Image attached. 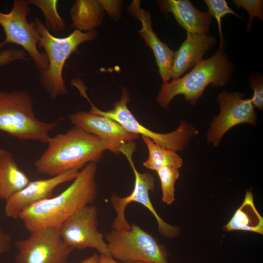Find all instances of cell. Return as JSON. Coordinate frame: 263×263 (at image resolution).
Listing matches in <instances>:
<instances>
[{"label":"cell","mask_w":263,"mask_h":263,"mask_svg":"<svg viewBox=\"0 0 263 263\" xmlns=\"http://www.w3.org/2000/svg\"><path fill=\"white\" fill-rule=\"evenodd\" d=\"M47 147L35 162L37 171L51 177L98 162L106 150L118 154L110 142L74 126L65 133L50 137Z\"/></svg>","instance_id":"cell-1"},{"label":"cell","mask_w":263,"mask_h":263,"mask_svg":"<svg viewBox=\"0 0 263 263\" xmlns=\"http://www.w3.org/2000/svg\"><path fill=\"white\" fill-rule=\"evenodd\" d=\"M97 168L96 163L87 164L61 193L26 209L19 217L26 229L31 232L44 227L58 228L78 210L92 204L97 195Z\"/></svg>","instance_id":"cell-2"},{"label":"cell","mask_w":263,"mask_h":263,"mask_svg":"<svg viewBox=\"0 0 263 263\" xmlns=\"http://www.w3.org/2000/svg\"><path fill=\"white\" fill-rule=\"evenodd\" d=\"M232 71V64L225 53L219 50L210 57L200 61L183 76L163 83L157 101L162 108L167 109L174 97L183 95L185 100L194 106L209 84L214 87L226 85Z\"/></svg>","instance_id":"cell-3"},{"label":"cell","mask_w":263,"mask_h":263,"mask_svg":"<svg viewBox=\"0 0 263 263\" xmlns=\"http://www.w3.org/2000/svg\"><path fill=\"white\" fill-rule=\"evenodd\" d=\"M30 22L38 33V45L44 49L48 59L47 68L40 72L41 85L51 98L56 100L68 92L62 75L66 60L81 44L95 39L97 32L75 30L67 37L58 38L52 35L38 18Z\"/></svg>","instance_id":"cell-4"},{"label":"cell","mask_w":263,"mask_h":263,"mask_svg":"<svg viewBox=\"0 0 263 263\" xmlns=\"http://www.w3.org/2000/svg\"><path fill=\"white\" fill-rule=\"evenodd\" d=\"M44 122L35 115L34 100L24 90L0 91V131L20 140L47 143L60 121Z\"/></svg>","instance_id":"cell-5"},{"label":"cell","mask_w":263,"mask_h":263,"mask_svg":"<svg viewBox=\"0 0 263 263\" xmlns=\"http://www.w3.org/2000/svg\"><path fill=\"white\" fill-rule=\"evenodd\" d=\"M104 238L110 255L122 262L169 263L164 246L134 223L128 230L112 229Z\"/></svg>","instance_id":"cell-6"},{"label":"cell","mask_w":263,"mask_h":263,"mask_svg":"<svg viewBox=\"0 0 263 263\" xmlns=\"http://www.w3.org/2000/svg\"><path fill=\"white\" fill-rule=\"evenodd\" d=\"M83 96L91 105L90 111L118 122L127 132L147 137L157 145L176 151H181L187 147L192 138L198 131L185 121H182L174 131L161 133L152 131L141 125L129 109L127 104L130 100V94L126 88H122L120 99L114 103L113 108L107 111H101L95 107L89 99L87 94Z\"/></svg>","instance_id":"cell-7"},{"label":"cell","mask_w":263,"mask_h":263,"mask_svg":"<svg viewBox=\"0 0 263 263\" xmlns=\"http://www.w3.org/2000/svg\"><path fill=\"white\" fill-rule=\"evenodd\" d=\"M136 147L132 146L125 148L121 153L127 158L134 175L133 189L131 193L121 197L114 193L111 198V204L116 213L112 223L113 229L117 230H128L131 225L125 216V210L129 204L133 202L139 203L147 208L154 216L157 221L160 233L167 238L176 237L180 233L179 227L166 222L159 215L150 200L149 192L155 188V179L148 172L140 173L137 170L132 160V154Z\"/></svg>","instance_id":"cell-8"},{"label":"cell","mask_w":263,"mask_h":263,"mask_svg":"<svg viewBox=\"0 0 263 263\" xmlns=\"http://www.w3.org/2000/svg\"><path fill=\"white\" fill-rule=\"evenodd\" d=\"M29 5L28 0H14L9 12L0 10V26L5 35V39L0 42V50L8 43L21 46L40 72L47 68L48 59L45 53L38 50V35L27 21V17L31 12Z\"/></svg>","instance_id":"cell-9"},{"label":"cell","mask_w":263,"mask_h":263,"mask_svg":"<svg viewBox=\"0 0 263 263\" xmlns=\"http://www.w3.org/2000/svg\"><path fill=\"white\" fill-rule=\"evenodd\" d=\"M30 233L28 238L15 242V263H68L74 250L63 241L58 228L44 227Z\"/></svg>","instance_id":"cell-10"},{"label":"cell","mask_w":263,"mask_h":263,"mask_svg":"<svg viewBox=\"0 0 263 263\" xmlns=\"http://www.w3.org/2000/svg\"><path fill=\"white\" fill-rule=\"evenodd\" d=\"M98 216L96 207L91 204L68 218L58 228L64 243L73 250L91 248L110 255L104 236L98 230Z\"/></svg>","instance_id":"cell-11"},{"label":"cell","mask_w":263,"mask_h":263,"mask_svg":"<svg viewBox=\"0 0 263 263\" xmlns=\"http://www.w3.org/2000/svg\"><path fill=\"white\" fill-rule=\"evenodd\" d=\"M238 92L223 91L217 98L220 112L213 119L207 134L208 143L217 147L226 132L234 126L247 123L255 125L257 116L250 98Z\"/></svg>","instance_id":"cell-12"},{"label":"cell","mask_w":263,"mask_h":263,"mask_svg":"<svg viewBox=\"0 0 263 263\" xmlns=\"http://www.w3.org/2000/svg\"><path fill=\"white\" fill-rule=\"evenodd\" d=\"M79 171L72 169L47 179L31 181L22 189L5 201V216L12 219H19L26 209L51 197L54 190L60 185L73 180Z\"/></svg>","instance_id":"cell-13"},{"label":"cell","mask_w":263,"mask_h":263,"mask_svg":"<svg viewBox=\"0 0 263 263\" xmlns=\"http://www.w3.org/2000/svg\"><path fill=\"white\" fill-rule=\"evenodd\" d=\"M69 119L74 126L111 142L118 153L124 147L138 138V135L127 132L116 121L91 111L77 112L69 115Z\"/></svg>","instance_id":"cell-14"},{"label":"cell","mask_w":263,"mask_h":263,"mask_svg":"<svg viewBox=\"0 0 263 263\" xmlns=\"http://www.w3.org/2000/svg\"><path fill=\"white\" fill-rule=\"evenodd\" d=\"M128 9L130 13L141 23L142 28L139 31V35L153 53L163 84L169 82L171 79L175 52L161 41L154 32L151 16L140 7V1L133 0L129 6Z\"/></svg>","instance_id":"cell-15"},{"label":"cell","mask_w":263,"mask_h":263,"mask_svg":"<svg viewBox=\"0 0 263 263\" xmlns=\"http://www.w3.org/2000/svg\"><path fill=\"white\" fill-rule=\"evenodd\" d=\"M216 38L207 34L187 33V38L174 52L171 78H180L202 60L203 56L216 42Z\"/></svg>","instance_id":"cell-16"},{"label":"cell","mask_w":263,"mask_h":263,"mask_svg":"<svg viewBox=\"0 0 263 263\" xmlns=\"http://www.w3.org/2000/svg\"><path fill=\"white\" fill-rule=\"evenodd\" d=\"M166 14L171 13L187 33L209 35L212 17L197 9L188 0H164L158 2Z\"/></svg>","instance_id":"cell-17"},{"label":"cell","mask_w":263,"mask_h":263,"mask_svg":"<svg viewBox=\"0 0 263 263\" xmlns=\"http://www.w3.org/2000/svg\"><path fill=\"white\" fill-rule=\"evenodd\" d=\"M30 181L13 154L7 149L0 147V200H7Z\"/></svg>","instance_id":"cell-18"},{"label":"cell","mask_w":263,"mask_h":263,"mask_svg":"<svg viewBox=\"0 0 263 263\" xmlns=\"http://www.w3.org/2000/svg\"><path fill=\"white\" fill-rule=\"evenodd\" d=\"M223 229L227 231L241 230L263 234V217L255 207L252 191L246 190L242 204Z\"/></svg>","instance_id":"cell-19"},{"label":"cell","mask_w":263,"mask_h":263,"mask_svg":"<svg viewBox=\"0 0 263 263\" xmlns=\"http://www.w3.org/2000/svg\"><path fill=\"white\" fill-rule=\"evenodd\" d=\"M102 8L98 0H76L70 10L71 26L80 31L94 30L101 22Z\"/></svg>","instance_id":"cell-20"},{"label":"cell","mask_w":263,"mask_h":263,"mask_svg":"<svg viewBox=\"0 0 263 263\" xmlns=\"http://www.w3.org/2000/svg\"><path fill=\"white\" fill-rule=\"evenodd\" d=\"M142 138L149 151V157L143 164L144 167L156 171L165 167L177 169L182 167L183 160L175 151L162 147L147 137L142 136Z\"/></svg>","instance_id":"cell-21"},{"label":"cell","mask_w":263,"mask_h":263,"mask_svg":"<svg viewBox=\"0 0 263 263\" xmlns=\"http://www.w3.org/2000/svg\"><path fill=\"white\" fill-rule=\"evenodd\" d=\"M28 1L29 4H33L41 10L46 24L52 31L65 30V22L57 11L58 0H28Z\"/></svg>","instance_id":"cell-22"},{"label":"cell","mask_w":263,"mask_h":263,"mask_svg":"<svg viewBox=\"0 0 263 263\" xmlns=\"http://www.w3.org/2000/svg\"><path fill=\"white\" fill-rule=\"evenodd\" d=\"M162 190V200L167 205H171L175 201V184L180 177L178 169L165 167L157 171Z\"/></svg>","instance_id":"cell-23"},{"label":"cell","mask_w":263,"mask_h":263,"mask_svg":"<svg viewBox=\"0 0 263 263\" xmlns=\"http://www.w3.org/2000/svg\"><path fill=\"white\" fill-rule=\"evenodd\" d=\"M204 2L208 8L207 13L217 21L220 38L219 50H223L224 40L222 29V19L227 14H232L241 19H244L229 7L225 0H205Z\"/></svg>","instance_id":"cell-24"},{"label":"cell","mask_w":263,"mask_h":263,"mask_svg":"<svg viewBox=\"0 0 263 263\" xmlns=\"http://www.w3.org/2000/svg\"><path fill=\"white\" fill-rule=\"evenodd\" d=\"M233 3L237 8L245 9L249 15L247 30L251 29L255 17L263 20V1L262 0H234Z\"/></svg>","instance_id":"cell-25"},{"label":"cell","mask_w":263,"mask_h":263,"mask_svg":"<svg viewBox=\"0 0 263 263\" xmlns=\"http://www.w3.org/2000/svg\"><path fill=\"white\" fill-rule=\"evenodd\" d=\"M27 53L15 48L2 49L0 51V67L17 60H27Z\"/></svg>","instance_id":"cell-26"},{"label":"cell","mask_w":263,"mask_h":263,"mask_svg":"<svg viewBox=\"0 0 263 263\" xmlns=\"http://www.w3.org/2000/svg\"><path fill=\"white\" fill-rule=\"evenodd\" d=\"M250 85L254 94L250 98L254 107L259 110L263 109V76L253 77L250 79Z\"/></svg>","instance_id":"cell-27"},{"label":"cell","mask_w":263,"mask_h":263,"mask_svg":"<svg viewBox=\"0 0 263 263\" xmlns=\"http://www.w3.org/2000/svg\"><path fill=\"white\" fill-rule=\"evenodd\" d=\"M103 8L105 9L113 18L119 16L121 2L119 1L98 0Z\"/></svg>","instance_id":"cell-28"},{"label":"cell","mask_w":263,"mask_h":263,"mask_svg":"<svg viewBox=\"0 0 263 263\" xmlns=\"http://www.w3.org/2000/svg\"><path fill=\"white\" fill-rule=\"evenodd\" d=\"M10 236L0 228V255L10 250Z\"/></svg>","instance_id":"cell-29"},{"label":"cell","mask_w":263,"mask_h":263,"mask_svg":"<svg viewBox=\"0 0 263 263\" xmlns=\"http://www.w3.org/2000/svg\"><path fill=\"white\" fill-rule=\"evenodd\" d=\"M98 263H143L140 262H118L111 255L100 254Z\"/></svg>","instance_id":"cell-30"},{"label":"cell","mask_w":263,"mask_h":263,"mask_svg":"<svg viewBox=\"0 0 263 263\" xmlns=\"http://www.w3.org/2000/svg\"><path fill=\"white\" fill-rule=\"evenodd\" d=\"M98 259L99 255L97 254H94L79 263H98Z\"/></svg>","instance_id":"cell-31"}]
</instances>
